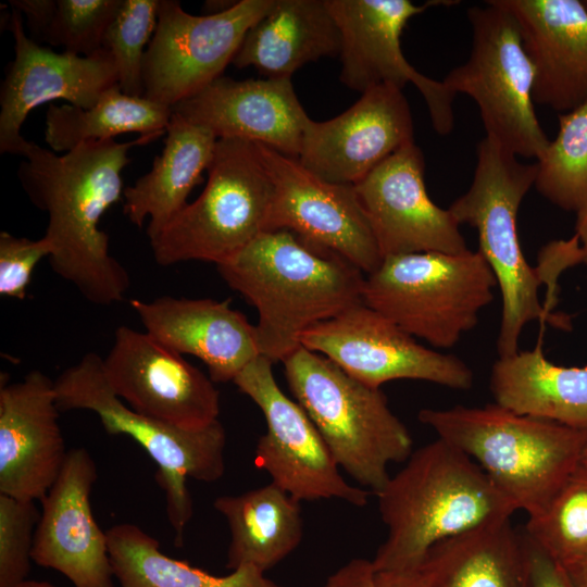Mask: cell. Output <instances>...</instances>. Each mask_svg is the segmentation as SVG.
I'll return each instance as SVG.
<instances>
[{"label":"cell","instance_id":"obj_1","mask_svg":"<svg viewBox=\"0 0 587 587\" xmlns=\"http://www.w3.org/2000/svg\"><path fill=\"white\" fill-rule=\"evenodd\" d=\"M162 135L88 141L63 154L30 141L17 167L22 189L48 216L43 236L52 246V270L93 304L120 302L129 288L128 272L110 253L109 236L99 224L123 196L129 150Z\"/></svg>","mask_w":587,"mask_h":587},{"label":"cell","instance_id":"obj_2","mask_svg":"<svg viewBox=\"0 0 587 587\" xmlns=\"http://www.w3.org/2000/svg\"><path fill=\"white\" fill-rule=\"evenodd\" d=\"M226 284L257 309L260 354L283 362L302 335L363 302V272L289 229L261 233L217 265Z\"/></svg>","mask_w":587,"mask_h":587},{"label":"cell","instance_id":"obj_3","mask_svg":"<svg viewBox=\"0 0 587 587\" xmlns=\"http://www.w3.org/2000/svg\"><path fill=\"white\" fill-rule=\"evenodd\" d=\"M376 497L387 527L371 561L376 575L404 572L435 544L516 511L477 463L439 438L413 451Z\"/></svg>","mask_w":587,"mask_h":587},{"label":"cell","instance_id":"obj_4","mask_svg":"<svg viewBox=\"0 0 587 587\" xmlns=\"http://www.w3.org/2000/svg\"><path fill=\"white\" fill-rule=\"evenodd\" d=\"M419 420L470 457L528 517L542 513L579 466L587 430L516 414L497 403L423 409Z\"/></svg>","mask_w":587,"mask_h":587},{"label":"cell","instance_id":"obj_5","mask_svg":"<svg viewBox=\"0 0 587 587\" xmlns=\"http://www.w3.org/2000/svg\"><path fill=\"white\" fill-rule=\"evenodd\" d=\"M498 141L485 136L476 148V166L469 190L448 208L455 221L477 230L478 251L494 272L501 294V323L497 340L499 357L519 351L524 326L567 328L570 320L541 304L542 284L522 251L516 229L521 203L534 186L537 164L522 163Z\"/></svg>","mask_w":587,"mask_h":587},{"label":"cell","instance_id":"obj_6","mask_svg":"<svg viewBox=\"0 0 587 587\" xmlns=\"http://www.w3.org/2000/svg\"><path fill=\"white\" fill-rule=\"evenodd\" d=\"M283 364L292 395L338 466L362 488L379 492L390 477L388 465L407 461L413 452L410 432L389 409L383 391L303 346Z\"/></svg>","mask_w":587,"mask_h":587},{"label":"cell","instance_id":"obj_7","mask_svg":"<svg viewBox=\"0 0 587 587\" xmlns=\"http://www.w3.org/2000/svg\"><path fill=\"white\" fill-rule=\"evenodd\" d=\"M60 411L88 410L109 435H127L158 464L155 479L164 490L167 517L175 530V545L192 516V500L186 482L212 483L225 472L226 433L220 421L201 429H184L140 414L110 387L103 358L86 353L54 380Z\"/></svg>","mask_w":587,"mask_h":587},{"label":"cell","instance_id":"obj_8","mask_svg":"<svg viewBox=\"0 0 587 587\" xmlns=\"http://www.w3.org/2000/svg\"><path fill=\"white\" fill-rule=\"evenodd\" d=\"M497 279L477 251L386 257L365 277L363 302L436 348L453 347L494 299Z\"/></svg>","mask_w":587,"mask_h":587},{"label":"cell","instance_id":"obj_9","mask_svg":"<svg viewBox=\"0 0 587 587\" xmlns=\"http://www.w3.org/2000/svg\"><path fill=\"white\" fill-rule=\"evenodd\" d=\"M199 197L150 240L161 266L205 261L216 266L267 229L273 184L257 143L217 139Z\"/></svg>","mask_w":587,"mask_h":587},{"label":"cell","instance_id":"obj_10","mask_svg":"<svg viewBox=\"0 0 587 587\" xmlns=\"http://www.w3.org/2000/svg\"><path fill=\"white\" fill-rule=\"evenodd\" d=\"M472 49L444 78L454 93L477 104L486 136L516 157H542L549 138L535 113L534 67L514 16L498 0L467 10Z\"/></svg>","mask_w":587,"mask_h":587},{"label":"cell","instance_id":"obj_11","mask_svg":"<svg viewBox=\"0 0 587 587\" xmlns=\"http://www.w3.org/2000/svg\"><path fill=\"white\" fill-rule=\"evenodd\" d=\"M274 3L240 0L217 13L193 15L177 0H160L143 58V97L173 108L221 77L247 32Z\"/></svg>","mask_w":587,"mask_h":587},{"label":"cell","instance_id":"obj_12","mask_svg":"<svg viewBox=\"0 0 587 587\" xmlns=\"http://www.w3.org/2000/svg\"><path fill=\"white\" fill-rule=\"evenodd\" d=\"M272 366L273 362L259 355L233 382L265 419L266 432L257 444L255 465L299 501L338 499L364 507L370 490L352 486L344 478L311 419L279 388Z\"/></svg>","mask_w":587,"mask_h":587},{"label":"cell","instance_id":"obj_13","mask_svg":"<svg viewBox=\"0 0 587 587\" xmlns=\"http://www.w3.org/2000/svg\"><path fill=\"white\" fill-rule=\"evenodd\" d=\"M301 346L376 389L396 379H417L467 390L474 380L472 370L461 359L420 345L364 303L308 329Z\"/></svg>","mask_w":587,"mask_h":587},{"label":"cell","instance_id":"obj_14","mask_svg":"<svg viewBox=\"0 0 587 587\" xmlns=\"http://www.w3.org/2000/svg\"><path fill=\"white\" fill-rule=\"evenodd\" d=\"M340 38L341 83L359 92L377 85L400 89L411 83L423 96L433 128L441 136L454 126L455 95L441 80L416 71L402 53L400 38L410 18L439 1L325 0Z\"/></svg>","mask_w":587,"mask_h":587},{"label":"cell","instance_id":"obj_15","mask_svg":"<svg viewBox=\"0 0 587 587\" xmlns=\"http://www.w3.org/2000/svg\"><path fill=\"white\" fill-rule=\"evenodd\" d=\"M273 184L267 229H289L327 248L366 275L383 261L354 186L327 182L296 158L257 143Z\"/></svg>","mask_w":587,"mask_h":587},{"label":"cell","instance_id":"obj_16","mask_svg":"<svg viewBox=\"0 0 587 587\" xmlns=\"http://www.w3.org/2000/svg\"><path fill=\"white\" fill-rule=\"evenodd\" d=\"M103 369L113 392L140 414L184 429L218 421L210 376L146 332L117 327Z\"/></svg>","mask_w":587,"mask_h":587},{"label":"cell","instance_id":"obj_17","mask_svg":"<svg viewBox=\"0 0 587 587\" xmlns=\"http://www.w3.org/2000/svg\"><path fill=\"white\" fill-rule=\"evenodd\" d=\"M8 24L14 39V59L5 66L0 86V153L23 157L30 141L21 129L32 110L57 99L89 109L105 91L118 86L117 71L104 48L80 57L36 43L24 30L22 14L15 9Z\"/></svg>","mask_w":587,"mask_h":587},{"label":"cell","instance_id":"obj_18","mask_svg":"<svg viewBox=\"0 0 587 587\" xmlns=\"http://www.w3.org/2000/svg\"><path fill=\"white\" fill-rule=\"evenodd\" d=\"M424 171L423 152L413 142L388 157L354 185L383 259L467 250L451 212L429 198Z\"/></svg>","mask_w":587,"mask_h":587},{"label":"cell","instance_id":"obj_19","mask_svg":"<svg viewBox=\"0 0 587 587\" xmlns=\"http://www.w3.org/2000/svg\"><path fill=\"white\" fill-rule=\"evenodd\" d=\"M414 142L409 102L402 89L377 85L344 113L310 120L298 161L319 177L357 185L402 147Z\"/></svg>","mask_w":587,"mask_h":587},{"label":"cell","instance_id":"obj_20","mask_svg":"<svg viewBox=\"0 0 587 587\" xmlns=\"http://www.w3.org/2000/svg\"><path fill=\"white\" fill-rule=\"evenodd\" d=\"M97 467L85 448L71 449L41 500L33 561L67 577L75 587H113L107 532L93 519L90 494Z\"/></svg>","mask_w":587,"mask_h":587},{"label":"cell","instance_id":"obj_21","mask_svg":"<svg viewBox=\"0 0 587 587\" xmlns=\"http://www.w3.org/2000/svg\"><path fill=\"white\" fill-rule=\"evenodd\" d=\"M54 380L38 370L0 387V494L42 500L67 452L59 425Z\"/></svg>","mask_w":587,"mask_h":587},{"label":"cell","instance_id":"obj_22","mask_svg":"<svg viewBox=\"0 0 587 587\" xmlns=\"http://www.w3.org/2000/svg\"><path fill=\"white\" fill-rule=\"evenodd\" d=\"M172 109L217 139L262 143L296 159L311 120L291 78L237 80L222 75Z\"/></svg>","mask_w":587,"mask_h":587},{"label":"cell","instance_id":"obj_23","mask_svg":"<svg viewBox=\"0 0 587 587\" xmlns=\"http://www.w3.org/2000/svg\"><path fill=\"white\" fill-rule=\"evenodd\" d=\"M145 332L179 354L201 360L214 383L234 382L260 354L255 325L229 300L163 296L129 300Z\"/></svg>","mask_w":587,"mask_h":587},{"label":"cell","instance_id":"obj_24","mask_svg":"<svg viewBox=\"0 0 587 587\" xmlns=\"http://www.w3.org/2000/svg\"><path fill=\"white\" fill-rule=\"evenodd\" d=\"M515 18L534 67V103L560 114L587 100V10L582 0H498Z\"/></svg>","mask_w":587,"mask_h":587},{"label":"cell","instance_id":"obj_25","mask_svg":"<svg viewBox=\"0 0 587 587\" xmlns=\"http://www.w3.org/2000/svg\"><path fill=\"white\" fill-rule=\"evenodd\" d=\"M529 570V542L504 517L446 538L411 569L374 574V582L376 587H528Z\"/></svg>","mask_w":587,"mask_h":587},{"label":"cell","instance_id":"obj_26","mask_svg":"<svg viewBox=\"0 0 587 587\" xmlns=\"http://www.w3.org/2000/svg\"><path fill=\"white\" fill-rule=\"evenodd\" d=\"M341 38L325 0H275L245 35L232 64L291 78L309 62L339 57Z\"/></svg>","mask_w":587,"mask_h":587},{"label":"cell","instance_id":"obj_27","mask_svg":"<svg viewBox=\"0 0 587 587\" xmlns=\"http://www.w3.org/2000/svg\"><path fill=\"white\" fill-rule=\"evenodd\" d=\"M164 147L151 170L124 188L123 212L137 227L146 220L152 240L187 204L193 187L202 180L214 155L217 138L208 128L173 112Z\"/></svg>","mask_w":587,"mask_h":587},{"label":"cell","instance_id":"obj_28","mask_svg":"<svg viewBox=\"0 0 587 587\" xmlns=\"http://www.w3.org/2000/svg\"><path fill=\"white\" fill-rule=\"evenodd\" d=\"M498 405L516 414L587 430V365L561 366L533 350L499 357L490 375Z\"/></svg>","mask_w":587,"mask_h":587},{"label":"cell","instance_id":"obj_29","mask_svg":"<svg viewBox=\"0 0 587 587\" xmlns=\"http://www.w3.org/2000/svg\"><path fill=\"white\" fill-rule=\"evenodd\" d=\"M300 503L272 482L217 497L213 507L229 529L226 567L252 566L265 573L288 557L303 538Z\"/></svg>","mask_w":587,"mask_h":587},{"label":"cell","instance_id":"obj_30","mask_svg":"<svg viewBox=\"0 0 587 587\" xmlns=\"http://www.w3.org/2000/svg\"><path fill=\"white\" fill-rule=\"evenodd\" d=\"M114 577L122 587H282L252 567L215 576L160 551L159 541L137 525L122 523L107 530Z\"/></svg>","mask_w":587,"mask_h":587},{"label":"cell","instance_id":"obj_31","mask_svg":"<svg viewBox=\"0 0 587 587\" xmlns=\"http://www.w3.org/2000/svg\"><path fill=\"white\" fill-rule=\"evenodd\" d=\"M173 109L146 97L124 93L118 86L105 91L89 109L50 104L46 112L45 141L55 152L80 143L114 139L125 133L165 134Z\"/></svg>","mask_w":587,"mask_h":587},{"label":"cell","instance_id":"obj_32","mask_svg":"<svg viewBox=\"0 0 587 587\" xmlns=\"http://www.w3.org/2000/svg\"><path fill=\"white\" fill-rule=\"evenodd\" d=\"M535 188L555 207L577 212L587 201V100L559 114V132L536 162Z\"/></svg>","mask_w":587,"mask_h":587},{"label":"cell","instance_id":"obj_33","mask_svg":"<svg viewBox=\"0 0 587 587\" xmlns=\"http://www.w3.org/2000/svg\"><path fill=\"white\" fill-rule=\"evenodd\" d=\"M526 538L565 569L587 557V469L567 478L546 510L528 517Z\"/></svg>","mask_w":587,"mask_h":587},{"label":"cell","instance_id":"obj_34","mask_svg":"<svg viewBox=\"0 0 587 587\" xmlns=\"http://www.w3.org/2000/svg\"><path fill=\"white\" fill-rule=\"evenodd\" d=\"M160 0H122L109 25L103 48L113 57L117 83L129 96L143 97L142 64L154 34Z\"/></svg>","mask_w":587,"mask_h":587},{"label":"cell","instance_id":"obj_35","mask_svg":"<svg viewBox=\"0 0 587 587\" xmlns=\"http://www.w3.org/2000/svg\"><path fill=\"white\" fill-rule=\"evenodd\" d=\"M122 0H57L43 43L89 57L103 48L105 32Z\"/></svg>","mask_w":587,"mask_h":587},{"label":"cell","instance_id":"obj_36","mask_svg":"<svg viewBox=\"0 0 587 587\" xmlns=\"http://www.w3.org/2000/svg\"><path fill=\"white\" fill-rule=\"evenodd\" d=\"M39 517L35 501L0 494V587L26 579Z\"/></svg>","mask_w":587,"mask_h":587},{"label":"cell","instance_id":"obj_37","mask_svg":"<svg viewBox=\"0 0 587 587\" xmlns=\"http://www.w3.org/2000/svg\"><path fill=\"white\" fill-rule=\"evenodd\" d=\"M51 253L52 246L45 236L34 240L1 232L0 295L24 300L35 267Z\"/></svg>","mask_w":587,"mask_h":587},{"label":"cell","instance_id":"obj_38","mask_svg":"<svg viewBox=\"0 0 587 587\" xmlns=\"http://www.w3.org/2000/svg\"><path fill=\"white\" fill-rule=\"evenodd\" d=\"M9 3L25 16L29 38L38 45L43 43L57 0H10Z\"/></svg>","mask_w":587,"mask_h":587},{"label":"cell","instance_id":"obj_39","mask_svg":"<svg viewBox=\"0 0 587 587\" xmlns=\"http://www.w3.org/2000/svg\"><path fill=\"white\" fill-rule=\"evenodd\" d=\"M528 542L530 549L528 587H571L563 569L529 540Z\"/></svg>","mask_w":587,"mask_h":587},{"label":"cell","instance_id":"obj_40","mask_svg":"<svg viewBox=\"0 0 587 587\" xmlns=\"http://www.w3.org/2000/svg\"><path fill=\"white\" fill-rule=\"evenodd\" d=\"M323 587H376L371 561L351 560L333 573Z\"/></svg>","mask_w":587,"mask_h":587},{"label":"cell","instance_id":"obj_41","mask_svg":"<svg viewBox=\"0 0 587 587\" xmlns=\"http://www.w3.org/2000/svg\"><path fill=\"white\" fill-rule=\"evenodd\" d=\"M575 237L579 243L580 263L587 266V201L576 212Z\"/></svg>","mask_w":587,"mask_h":587},{"label":"cell","instance_id":"obj_42","mask_svg":"<svg viewBox=\"0 0 587 587\" xmlns=\"http://www.w3.org/2000/svg\"><path fill=\"white\" fill-rule=\"evenodd\" d=\"M571 587H587V557L563 569Z\"/></svg>","mask_w":587,"mask_h":587},{"label":"cell","instance_id":"obj_43","mask_svg":"<svg viewBox=\"0 0 587 587\" xmlns=\"http://www.w3.org/2000/svg\"><path fill=\"white\" fill-rule=\"evenodd\" d=\"M13 587H55V586L43 580L25 579Z\"/></svg>","mask_w":587,"mask_h":587},{"label":"cell","instance_id":"obj_44","mask_svg":"<svg viewBox=\"0 0 587 587\" xmlns=\"http://www.w3.org/2000/svg\"><path fill=\"white\" fill-rule=\"evenodd\" d=\"M580 465L587 469V445L583 451L582 459H580Z\"/></svg>","mask_w":587,"mask_h":587},{"label":"cell","instance_id":"obj_45","mask_svg":"<svg viewBox=\"0 0 587 587\" xmlns=\"http://www.w3.org/2000/svg\"><path fill=\"white\" fill-rule=\"evenodd\" d=\"M582 2H583L584 7H585L586 10H587V0H582Z\"/></svg>","mask_w":587,"mask_h":587}]
</instances>
